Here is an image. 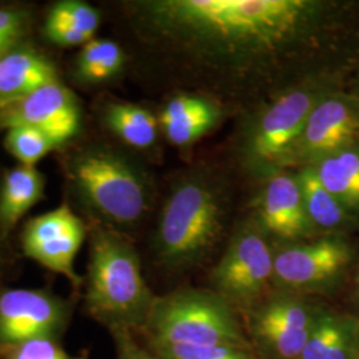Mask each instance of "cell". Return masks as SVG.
Wrapping results in <instances>:
<instances>
[{"label":"cell","mask_w":359,"mask_h":359,"mask_svg":"<svg viewBox=\"0 0 359 359\" xmlns=\"http://www.w3.org/2000/svg\"><path fill=\"white\" fill-rule=\"evenodd\" d=\"M129 13L175 90L233 115L311 79L353 75L358 57L354 0H142Z\"/></svg>","instance_id":"cell-1"},{"label":"cell","mask_w":359,"mask_h":359,"mask_svg":"<svg viewBox=\"0 0 359 359\" xmlns=\"http://www.w3.org/2000/svg\"><path fill=\"white\" fill-rule=\"evenodd\" d=\"M233 206L229 177L209 165L191 168L175 181L161 208L154 253L170 270L192 269L219 243Z\"/></svg>","instance_id":"cell-2"},{"label":"cell","mask_w":359,"mask_h":359,"mask_svg":"<svg viewBox=\"0 0 359 359\" xmlns=\"http://www.w3.org/2000/svg\"><path fill=\"white\" fill-rule=\"evenodd\" d=\"M351 77L338 74L311 79L238 116L233 148L240 168L258 181L292 170L295 145L309 116L327 95L350 87Z\"/></svg>","instance_id":"cell-3"},{"label":"cell","mask_w":359,"mask_h":359,"mask_svg":"<svg viewBox=\"0 0 359 359\" xmlns=\"http://www.w3.org/2000/svg\"><path fill=\"white\" fill-rule=\"evenodd\" d=\"M86 308L109 330H142L156 295L142 276L133 245L120 231L97 225L90 231Z\"/></svg>","instance_id":"cell-4"},{"label":"cell","mask_w":359,"mask_h":359,"mask_svg":"<svg viewBox=\"0 0 359 359\" xmlns=\"http://www.w3.org/2000/svg\"><path fill=\"white\" fill-rule=\"evenodd\" d=\"M67 175L80 203L105 228L135 226L154 205L149 175L115 148L95 145L77 152Z\"/></svg>","instance_id":"cell-5"},{"label":"cell","mask_w":359,"mask_h":359,"mask_svg":"<svg viewBox=\"0 0 359 359\" xmlns=\"http://www.w3.org/2000/svg\"><path fill=\"white\" fill-rule=\"evenodd\" d=\"M142 332L151 348L249 346L236 310L213 290L181 289L157 297Z\"/></svg>","instance_id":"cell-6"},{"label":"cell","mask_w":359,"mask_h":359,"mask_svg":"<svg viewBox=\"0 0 359 359\" xmlns=\"http://www.w3.org/2000/svg\"><path fill=\"white\" fill-rule=\"evenodd\" d=\"M358 252L348 236H318L274 245L271 286L292 294L330 295L346 283Z\"/></svg>","instance_id":"cell-7"},{"label":"cell","mask_w":359,"mask_h":359,"mask_svg":"<svg viewBox=\"0 0 359 359\" xmlns=\"http://www.w3.org/2000/svg\"><path fill=\"white\" fill-rule=\"evenodd\" d=\"M274 245L252 216L231 233L224 255L210 273L212 290L234 310L249 313L268 297Z\"/></svg>","instance_id":"cell-8"},{"label":"cell","mask_w":359,"mask_h":359,"mask_svg":"<svg viewBox=\"0 0 359 359\" xmlns=\"http://www.w3.org/2000/svg\"><path fill=\"white\" fill-rule=\"evenodd\" d=\"M323 304L276 292L248 313V332L264 359H299Z\"/></svg>","instance_id":"cell-9"},{"label":"cell","mask_w":359,"mask_h":359,"mask_svg":"<svg viewBox=\"0 0 359 359\" xmlns=\"http://www.w3.org/2000/svg\"><path fill=\"white\" fill-rule=\"evenodd\" d=\"M359 140V96L348 87L317 104L295 145L292 170L310 167Z\"/></svg>","instance_id":"cell-10"},{"label":"cell","mask_w":359,"mask_h":359,"mask_svg":"<svg viewBox=\"0 0 359 359\" xmlns=\"http://www.w3.org/2000/svg\"><path fill=\"white\" fill-rule=\"evenodd\" d=\"M65 299L39 289L0 292V355L36 338H57L69 320Z\"/></svg>","instance_id":"cell-11"},{"label":"cell","mask_w":359,"mask_h":359,"mask_svg":"<svg viewBox=\"0 0 359 359\" xmlns=\"http://www.w3.org/2000/svg\"><path fill=\"white\" fill-rule=\"evenodd\" d=\"M86 237L84 222L68 206L62 205L27 222L22 246L27 257L79 287L81 277L75 270V261Z\"/></svg>","instance_id":"cell-12"},{"label":"cell","mask_w":359,"mask_h":359,"mask_svg":"<svg viewBox=\"0 0 359 359\" xmlns=\"http://www.w3.org/2000/svg\"><path fill=\"white\" fill-rule=\"evenodd\" d=\"M261 182L250 216L269 240L290 244L318 237L309 221L295 170H283Z\"/></svg>","instance_id":"cell-13"},{"label":"cell","mask_w":359,"mask_h":359,"mask_svg":"<svg viewBox=\"0 0 359 359\" xmlns=\"http://www.w3.org/2000/svg\"><path fill=\"white\" fill-rule=\"evenodd\" d=\"M20 126L40 129L63 145L81 128V108L75 95L57 80L0 105V128Z\"/></svg>","instance_id":"cell-14"},{"label":"cell","mask_w":359,"mask_h":359,"mask_svg":"<svg viewBox=\"0 0 359 359\" xmlns=\"http://www.w3.org/2000/svg\"><path fill=\"white\" fill-rule=\"evenodd\" d=\"M229 115L217 102L189 92H176L158 115L165 139L175 147L187 148L217 128Z\"/></svg>","instance_id":"cell-15"},{"label":"cell","mask_w":359,"mask_h":359,"mask_svg":"<svg viewBox=\"0 0 359 359\" xmlns=\"http://www.w3.org/2000/svg\"><path fill=\"white\" fill-rule=\"evenodd\" d=\"M57 81L51 62L39 52L16 46L0 53V105L13 103Z\"/></svg>","instance_id":"cell-16"},{"label":"cell","mask_w":359,"mask_h":359,"mask_svg":"<svg viewBox=\"0 0 359 359\" xmlns=\"http://www.w3.org/2000/svg\"><path fill=\"white\" fill-rule=\"evenodd\" d=\"M295 172L309 221L317 236H348L359 231V218L322 185L313 168H299Z\"/></svg>","instance_id":"cell-17"},{"label":"cell","mask_w":359,"mask_h":359,"mask_svg":"<svg viewBox=\"0 0 359 359\" xmlns=\"http://www.w3.org/2000/svg\"><path fill=\"white\" fill-rule=\"evenodd\" d=\"M351 316L323 305L299 359H357Z\"/></svg>","instance_id":"cell-18"},{"label":"cell","mask_w":359,"mask_h":359,"mask_svg":"<svg viewBox=\"0 0 359 359\" xmlns=\"http://www.w3.org/2000/svg\"><path fill=\"white\" fill-rule=\"evenodd\" d=\"M100 19V13L86 1H59L47 15L44 35L62 47L84 46L93 39Z\"/></svg>","instance_id":"cell-19"},{"label":"cell","mask_w":359,"mask_h":359,"mask_svg":"<svg viewBox=\"0 0 359 359\" xmlns=\"http://www.w3.org/2000/svg\"><path fill=\"white\" fill-rule=\"evenodd\" d=\"M310 167L322 185L359 218V140Z\"/></svg>","instance_id":"cell-20"},{"label":"cell","mask_w":359,"mask_h":359,"mask_svg":"<svg viewBox=\"0 0 359 359\" xmlns=\"http://www.w3.org/2000/svg\"><path fill=\"white\" fill-rule=\"evenodd\" d=\"M46 181L35 167L19 165L8 170L0 191V226L8 231L44 197Z\"/></svg>","instance_id":"cell-21"},{"label":"cell","mask_w":359,"mask_h":359,"mask_svg":"<svg viewBox=\"0 0 359 359\" xmlns=\"http://www.w3.org/2000/svg\"><path fill=\"white\" fill-rule=\"evenodd\" d=\"M104 121L116 136L137 151L152 149L158 137V118L147 108L130 103L109 104Z\"/></svg>","instance_id":"cell-22"},{"label":"cell","mask_w":359,"mask_h":359,"mask_svg":"<svg viewBox=\"0 0 359 359\" xmlns=\"http://www.w3.org/2000/svg\"><path fill=\"white\" fill-rule=\"evenodd\" d=\"M126 53L109 39H92L76 57V76L86 84H102L115 79L124 68Z\"/></svg>","instance_id":"cell-23"},{"label":"cell","mask_w":359,"mask_h":359,"mask_svg":"<svg viewBox=\"0 0 359 359\" xmlns=\"http://www.w3.org/2000/svg\"><path fill=\"white\" fill-rule=\"evenodd\" d=\"M4 147L20 165L35 167L41 158L62 145L40 129L20 126L7 129Z\"/></svg>","instance_id":"cell-24"},{"label":"cell","mask_w":359,"mask_h":359,"mask_svg":"<svg viewBox=\"0 0 359 359\" xmlns=\"http://www.w3.org/2000/svg\"><path fill=\"white\" fill-rule=\"evenodd\" d=\"M161 359H256L248 348L221 346H163L149 348Z\"/></svg>","instance_id":"cell-25"},{"label":"cell","mask_w":359,"mask_h":359,"mask_svg":"<svg viewBox=\"0 0 359 359\" xmlns=\"http://www.w3.org/2000/svg\"><path fill=\"white\" fill-rule=\"evenodd\" d=\"M3 359H86L67 353L57 338H36L4 351Z\"/></svg>","instance_id":"cell-26"},{"label":"cell","mask_w":359,"mask_h":359,"mask_svg":"<svg viewBox=\"0 0 359 359\" xmlns=\"http://www.w3.org/2000/svg\"><path fill=\"white\" fill-rule=\"evenodd\" d=\"M28 18L18 10L0 8V53L19 46L26 34Z\"/></svg>","instance_id":"cell-27"},{"label":"cell","mask_w":359,"mask_h":359,"mask_svg":"<svg viewBox=\"0 0 359 359\" xmlns=\"http://www.w3.org/2000/svg\"><path fill=\"white\" fill-rule=\"evenodd\" d=\"M109 332L115 341L117 359H161L152 350L140 346L130 330L114 329Z\"/></svg>","instance_id":"cell-28"},{"label":"cell","mask_w":359,"mask_h":359,"mask_svg":"<svg viewBox=\"0 0 359 359\" xmlns=\"http://www.w3.org/2000/svg\"><path fill=\"white\" fill-rule=\"evenodd\" d=\"M354 283H353V290H351V301L359 306V255L355 268H354Z\"/></svg>","instance_id":"cell-29"},{"label":"cell","mask_w":359,"mask_h":359,"mask_svg":"<svg viewBox=\"0 0 359 359\" xmlns=\"http://www.w3.org/2000/svg\"><path fill=\"white\" fill-rule=\"evenodd\" d=\"M348 88L359 96V52L358 57H357V63H355V68H354L353 77H351V83H350V87H348Z\"/></svg>","instance_id":"cell-30"},{"label":"cell","mask_w":359,"mask_h":359,"mask_svg":"<svg viewBox=\"0 0 359 359\" xmlns=\"http://www.w3.org/2000/svg\"><path fill=\"white\" fill-rule=\"evenodd\" d=\"M351 327H353V334H354L355 342H357L359 347V317L351 316Z\"/></svg>","instance_id":"cell-31"},{"label":"cell","mask_w":359,"mask_h":359,"mask_svg":"<svg viewBox=\"0 0 359 359\" xmlns=\"http://www.w3.org/2000/svg\"><path fill=\"white\" fill-rule=\"evenodd\" d=\"M357 359H359V354H358V357H357Z\"/></svg>","instance_id":"cell-32"}]
</instances>
